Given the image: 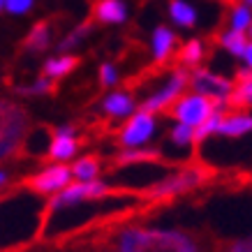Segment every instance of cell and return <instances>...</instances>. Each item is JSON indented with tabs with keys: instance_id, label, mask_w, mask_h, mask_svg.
<instances>
[{
	"instance_id": "cell-1",
	"label": "cell",
	"mask_w": 252,
	"mask_h": 252,
	"mask_svg": "<svg viewBox=\"0 0 252 252\" xmlns=\"http://www.w3.org/2000/svg\"><path fill=\"white\" fill-rule=\"evenodd\" d=\"M116 252H206L201 238L174 227H125L116 236Z\"/></svg>"
},
{
	"instance_id": "cell-2",
	"label": "cell",
	"mask_w": 252,
	"mask_h": 252,
	"mask_svg": "<svg viewBox=\"0 0 252 252\" xmlns=\"http://www.w3.org/2000/svg\"><path fill=\"white\" fill-rule=\"evenodd\" d=\"M28 125L31 118L21 104L0 97V162L7 160L23 146Z\"/></svg>"
},
{
	"instance_id": "cell-3",
	"label": "cell",
	"mask_w": 252,
	"mask_h": 252,
	"mask_svg": "<svg viewBox=\"0 0 252 252\" xmlns=\"http://www.w3.org/2000/svg\"><path fill=\"white\" fill-rule=\"evenodd\" d=\"M111 194V188H109L104 181H91V183H69L67 188H63L61 192H56V197L49 201V206L44 208V220H49L54 213H61V211H69V208H79L84 204H91V201H97V199H104Z\"/></svg>"
},
{
	"instance_id": "cell-4",
	"label": "cell",
	"mask_w": 252,
	"mask_h": 252,
	"mask_svg": "<svg viewBox=\"0 0 252 252\" xmlns=\"http://www.w3.org/2000/svg\"><path fill=\"white\" fill-rule=\"evenodd\" d=\"M218 109H227V104L224 102H213V99L197 95V93H190V95H181L176 99L174 104L167 109V114L171 118H176L178 123H183V125L194 130Z\"/></svg>"
},
{
	"instance_id": "cell-5",
	"label": "cell",
	"mask_w": 252,
	"mask_h": 252,
	"mask_svg": "<svg viewBox=\"0 0 252 252\" xmlns=\"http://www.w3.org/2000/svg\"><path fill=\"white\" fill-rule=\"evenodd\" d=\"M188 86H190V74H188L185 69H178V67L171 69L167 81H164L153 95H148V97L141 102V109H139V111H146V114H153V116L160 114V111H167L176 99L183 95Z\"/></svg>"
},
{
	"instance_id": "cell-6",
	"label": "cell",
	"mask_w": 252,
	"mask_h": 252,
	"mask_svg": "<svg viewBox=\"0 0 252 252\" xmlns=\"http://www.w3.org/2000/svg\"><path fill=\"white\" fill-rule=\"evenodd\" d=\"M206 181V171L204 167H185L176 174L167 176L155 183V188L151 190V197L155 199H167V197H176V194H183V192L194 190L197 185H201Z\"/></svg>"
},
{
	"instance_id": "cell-7",
	"label": "cell",
	"mask_w": 252,
	"mask_h": 252,
	"mask_svg": "<svg viewBox=\"0 0 252 252\" xmlns=\"http://www.w3.org/2000/svg\"><path fill=\"white\" fill-rule=\"evenodd\" d=\"M158 132V118L146 111H137L130 116V121L123 125L118 134V144L123 148H144Z\"/></svg>"
},
{
	"instance_id": "cell-8",
	"label": "cell",
	"mask_w": 252,
	"mask_h": 252,
	"mask_svg": "<svg viewBox=\"0 0 252 252\" xmlns=\"http://www.w3.org/2000/svg\"><path fill=\"white\" fill-rule=\"evenodd\" d=\"M69 183H72V171L67 164H51V167L42 169L39 174L26 178L23 188L31 190L32 194H56Z\"/></svg>"
},
{
	"instance_id": "cell-9",
	"label": "cell",
	"mask_w": 252,
	"mask_h": 252,
	"mask_svg": "<svg viewBox=\"0 0 252 252\" xmlns=\"http://www.w3.org/2000/svg\"><path fill=\"white\" fill-rule=\"evenodd\" d=\"M190 86L194 88L197 95H204V97L213 99V102H224L227 104V97H229L231 88V79H224L222 74H215L206 67H197L190 77Z\"/></svg>"
},
{
	"instance_id": "cell-10",
	"label": "cell",
	"mask_w": 252,
	"mask_h": 252,
	"mask_svg": "<svg viewBox=\"0 0 252 252\" xmlns=\"http://www.w3.org/2000/svg\"><path fill=\"white\" fill-rule=\"evenodd\" d=\"M79 151V141H77V130L72 125H61L58 130L54 132V137L49 141V160L58 162V164H65L67 160H72Z\"/></svg>"
},
{
	"instance_id": "cell-11",
	"label": "cell",
	"mask_w": 252,
	"mask_h": 252,
	"mask_svg": "<svg viewBox=\"0 0 252 252\" xmlns=\"http://www.w3.org/2000/svg\"><path fill=\"white\" fill-rule=\"evenodd\" d=\"M234 88H231L229 97H227V107H231L234 111H245L252 109V72L248 67L238 69L234 77Z\"/></svg>"
},
{
	"instance_id": "cell-12",
	"label": "cell",
	"mask_w": 252,
	"mask_h": 252,
	"mask_svg": "<svg viewBox=\"0 0 252 252\" xmlns=\"http://www.w3.org/2000/svg\"><path fill=\"white\" fill-rule=\"evenodd\" d=\"M127 2L125 0H95L93 5V16L95 21L104 23V26H121L127 21Z\"/></svg>"
},
{
	"instance_id": "cell-13",
	"label": "cell",
	"mask_w": 252,
	"mask_h": 252,
	"mask_svg": "<svg viewBox=\"0 0 252 252\" xmlns=\"http://www.w3.org/2000/svg\"><path fill=\"white\" fill-rule=\"evenodd\" d=\"M250 132H252V114H248V111H229V114H222L215 134H222L227 139H241L245 134H250Z\"/></svg>"
},
{
	"instance_id": "cell-14",
	"label": "cell",
	"mask_w": 252,
	"mask_h": 252,
	"mask_svg": "<svg viewBox=\"0 0 252 252\" xmlns=\"http://www.w3.org/2000/svg\"><path fill=\"white\" fill-rule=\"evenodd\" d=\"M176 32L169 28V26H155L153 35H151V51H153V58L158 63H164L167 58H171V54L176 51Z\"/></svg>"
},
{
	"instance_id": "cell-15",
	"label": "cell",
	"mask_w": 252,
	"mask_h": 252,
	"mask_svg": "<svg viewBox=\"0 0 252 252\" xmlns=\"http://www.w3.org/2000/svg\"><path fill=\"white\" fill-rule=\"evenodd\" d=\"M167 12H169L171 23L178 26V28H188V31H190L199 21V12L190 0H169Z\"/></svg>"
},
{
	"instance_id": "cell-16",
	"label": "cell",
	"mask_w": 252,
	"mask_h": 252,
	"mask_svg": "<svg viewBox=\"0 0 252 252\" xmlns=\"http://www.w3.org/2000/svg\"><path fill=\"white\" fill-rule=\"evenodd\" d=\"M134 99L132 95L123 91H114L109 93L107 97L102 99V109H104V114H109L111 118H127V116L134 114Z\"/></svg>"
},
{
	"instance_id": "cell-17",
	"label": "cell",
	"mask_w": 252,
	"mask_h": 252,
	"mask_svg": "<svg viewBox=\"0 0 252 252\" xmlns=\"http://www.w3.org/2000/svg\"><path fill=\"white\" fill-rule=\"evenodd\" d=\"M79 65L77 56H58V58H49L44 63V79L58 81V79L67 77L69 72H74V67Z\"/></svg>"
},
{
	"instance_id": "cell-18",
	"label": "cell",
	"mask_w": 252,
	"mask_h": 252,
	"mask_svg": "<svg viewBox=\"0 0 252 252\" xmlns=\"http://www.w3.org/2000/svg\"><path fill=\"white\" fill-rule=\"evenodd\" d=\"M162 160L160 151H148V148H125L121 155H118V164H158Z\"/></svg>"
},
{
	"instance_id": "cell-19",
	"label": "cell",
	"mask_w": 252,
	"mask_h": 252,
	"mask_svg": "<svg viewBox=\"0 0 252 252\" xmlns=\"http://www.w3.org/2000/svg\"><path fill=\"white\" fill-rule=\"evenodd\" d=\"M72 176L77 178V183H91V181H97L99 176V160L95 155H86L81 160L74 162V167H69Z\"/></svg>"
},
{
	"instance_id": "cell-20",
	"label": "cell",
	"mask_w": 252,
	"mask_h": 252,
	"mask_svg": "<svg viewBox=\"0 0 252 252\" xmlns=\"http://www.w3.org/2000/svg\"><path fill=\"white\" fill-rule=\"evenodd\" d=\"M248 35L241 31H224L220 35V46L227 51L229 56H234V58H243V51L245 46H248Z\"/></svg>"
},
{
	"instance_id": "cell-21",
	"label": "cell",
	"mask_w": 252,
	"mask_h": 252,
	"mask_svg": "<svg viewBox=\"0 0 252 252\" xmlns=\"http://www.w3.org/2000/svg\"><path fill=\"white\" fill-rule=\"evenodd\" d=\"M51 44V26L46 21H39L32 26V31L26 37V46L31 51H44L46 46Z\"/></svg>"
},
{
	"instance_id": "cell-22",
	"label": "cell",
	"mask_w": 252,
	"mask_h": 252,
	"mask_svg": "<svg viewBox=\"0 0 252 252\" xmlns=\"http://www.w3.org/2000/svg\"><path fill=\"white\" fill-rule=\"evenodd\" d=\"M204 54H206L204 42L194 37V39H188V42L181 46V51H178V61L185 63V65H190V67H194V65H199V63L204 61Z\"/></svg>"
},
{
	"instance_id": "cell-23",
	"label": "cell",
	"mask_w": 252,
	"mask_h": 252,
	"mask_svg": "<svg viewBox=\"0 0 252 252\" xmlns=\"http://www.w3.org/2000/svg\"><path fill=\"white\" fill-rule=\"evenodd\" d=\"M252 23V7H248L245 2H234L229 9V31H241L245 32Z\"/></svg>"
},
{
	"instance_id": "cell-24",
	"label": "cell",
	"mask_w": 252,
	"mask_h": 252,
	"mask_svg": "<svg viewBox=\"0 0 252 252\" xmlns=\"http://www.w3.org/2000/svg\"><path fill=\"white\" fill-rule=\"evenodd\" d=\"M192 144H194V139H192V127H188L183 123H176L174 127L169 130L167 146H174L178 151H185V148H190Z\"/></svg>"
},
{
	"instance_id": "cell-25",
	"label": "cell",
	"mask_w": 252,
	"mask_h": 252,
	"mask_svg": "<svg viewBox=\"0 0 252 252\" xmlns=\"http://www.w3.org/2000/svg\"><path fill=\"white\" fill-rule=\"evenodd\" d=\"M222 114H224V109H218V111H213V114L208 116V118L201 123L199 127H194V130H192V139H194V144H201L204 139H208L211 134H215V132H218V125H220Z\"/></svg>"
},
{
	"instance_id": "cell-26",
	"label": "cell",
	"mask_w": 252,
	"mask_h": 252,
	"mask_svg": "<svg viewBox=\"0 0 252 252\" xmlns=\"http://www.w3.org/2000/svg\"><path fill=\"white\" fill-rule=\"evenodd\" d=\"M88 32H91V26L88 23H81L79 28H74V31L69 32L67 37L61 42V49L63 51H67V49H74V46H79L81 44V39L84 37H88Z\"/></svg>"
},
{
	"instance_id": "cell-27",
	"label": "cell",
	"mask_w": 252,
	"mask_h": 252,
	"mask_svg": "<svg viewBox=\"0 0 252 252\" xmlns=\"http://www.w3.org/2000/svg\"><path fill=\"white\" fill-rule=\"evenodd\" d=\"M16 91L23 93V95H44V93L54 91V84H51L49 79H39V81H35L32 86H16Z\"/></svg>"
},
{
	"instance_id": "cell-28",
	"label": "cell",
	"mask_w": 252,
	"mask_h": 252,
	"mask_svg": "<svg viewBox=\"0 0 252 252\" xmlns=\"http://www.w3.org/2000/svg\"><path fill=\"white\" fill-rule=\"evenodd\" d=\"M35 7V0H5V12L14 16H21V14H28L31 9Z\"/></svg>"
},
{
	"instance_id": "cell-29",
	"label": "cell",
	"mask_w": 252,
	"mask_h": 252,
	"mask_svg": "<svg viewBox=\"0 0 252 252\" xmlns=\"http://www.w3.org/2000/svg\"><path fill=\"white\" fill-rule=\"evenodd\" d=\"M116 81H118V69H116V65L104 63V65L99 67V84L111 88V86H116Z\"/></svg>"
},
{
	"instance_id": "cell-30",
	"label": "cell",
	"mask_w": 252,
	"mask_h": 252,
	"mask_svg": "<svg viewBox=\"0 0 252 252\" xmlns=\"http://www.w3.org/2000/svg\"><path fill=\"white\" fill-rule=\"evenodd\" d=\"M227 252H252V234L234 241V243L227 248Z\"/></svg>"
},
{
	"instance_id": "cell-31",
	"label": "cell",
	"mask_w": 252,
	"mask_h": 252,
	"mask_svg": "<svg viewBox=\"0 0 252 252\" xmlns=\"http://www.w3.org/2000/svg\"><path fill=\"white\" fill-rule=\"evenodd\" d=\"M243 61H245V65H248V69L252 72V42H248V46H245V51H243Z\"/></svg>"
},
{
	"instance_id": "cell-32",
	"label": "cell",
	"mask_w": 252,
	"mask_h": 252,
	"mask_svg": "<svg viewBox=\"0 0 252 252\" xmlns=\"http://www.w3.org/2000/svg\"><path fill=\"white\" fill-rule=\"evenodd\" d=\"M5 183H7V174H5V171H0V188H2Z\"/></svg>"
},
{
	"instance_id": "cell-33",
	"label": "cell",
	"mask_w": 252,
	"mask_h": 252,
	"mask_svg": "<svg viewBox=\"0 0 252 252\" xmlns=\"http://www.w3.org/2000/svg\"><path fill=\"white\" fill-rule=\"evenodd\" d=\"M245 35H248V39H250V42H252V23H250V28L245 31Z\"/></svg>"
},
{
	"instance_id": "cell-34",
	"label": "cell",
	"mask_w": 252,
	"mask_h": 252,
	"mask_svg": "<svg viewBox=\"0 0 252 252\" xmlns=\"http://www.w3.org/2000/svg\"><path fill=\"white\" fill-rule=\"evenodd\" d=\"M222 2H229V5H234V2H241V0H222Z\"/></svg>"
},
{
	"instance_id": "cell-35",
	"label": "cell",
	"mask_w": 252,
	"mask_h": 252,
	"mask_svg": "<svg viewBox=\"0 0 252 252\" xmlns=\"http://www.w3.org/2000/svg\"><path fill=\"white\" fill-rule=\"evenodd\" d=\"M241 2H245V5H248V7H252V0H241Z\"/></svg>"
},
{
	"instance_id": "cell-36",
	"label": "cell",
	"mask_w": 252,
	"mask_h": 252,
	"mask_svg": "<svg viewBox=\"0 0 252 252\" xmlns=\"http://www.w3.org/2000/svg\"><path fill=\"white\" fill-rule=\"evenodd\" d=\"M2 7H5V0H0V9H2Z\"/></svg>"
}]
</instances>
